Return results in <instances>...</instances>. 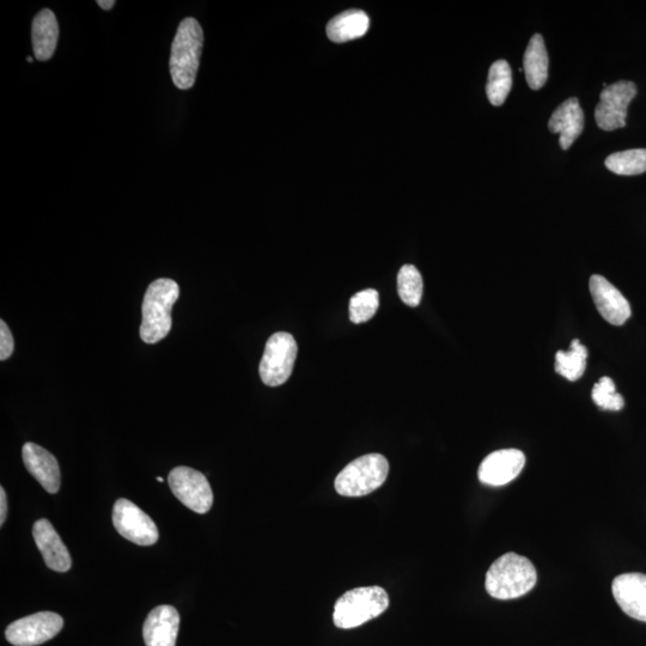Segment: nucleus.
I'll list each match as a JSON object with an SVG mask.
<instances>
[{
  "label": "nucleus",
  "instance_id": "nucleus-23",
  "mask_svg": "<svg viewBox=\"0 0 646 646\" xmlns=\"http://www.w3.org/2000/svg\"><path fill=\"white\" fill-rule=\"evenodd\" d=\"M606 167L614 174L632 176L646 172V149L615 152L606 158Z\"/></svg>",
  "mask_w": 646,
  "mask_h": 646
},
{
  "label": "nucleus",
  "instance_id": "nucleus-27",
  "mask_svg": "<svg viewBox=\"0 0 646 646\" xmlns=\"http://www.w3.org/2000/svg\"><path fill=\"white\" fill-rule=\"evenodd\" d=\"M15 341L11 331L2 320L0 321V361H6L14 352Z\"/></svg>",
  "mask_w": 646,
  "mask_h": 646
},
{
  "label": "nucleus",
  "instance_id": "nucleus-18",
  "mask_svg": "<svg viewBox=\"0 0 646 646\" xmlns=\"http://www.w3.org/2000/svg\"><path fill=\"white\" fill-rule=\"evenodd\" d=\"M59 39V26L56 15L45 9L35 16L32 27V40L35 58L47 62L56 52Z\"/></svg>",
  "mask_w": 646,
  "mask_h": 646
},
{
  "label": "nucleus",
  "instance_id": "nucleus-11",
  "mask_svg": "<svg viewBox=\"0 0 646 646\" xmlns=\"http://www.w3.org/2000/svg\"><path fill=\"white\" fill-rule=\"evenodd\" d=\"M589 288L597 310L611 325L623 326L631 318L630 303L605 277L591 276Z\"/></svg>",
  "mask_w": 646,
  "mask_h": 646
},
{
  "label": "nucleus",
  "instance_id": "nucleus-2",
  "mask_svg": "<svg viewBox=\"0 0 646 646\" xmlns=\"http://www.w3.org/2000/svg\"><path fill=\"white\" fill-rule=\"evenodd\" d=\"M538 581L535 566L516 553L503 554L486 574L487 593L498 600H513L529 593Z\"/></svg>",
  "mask_w": 646,
  "mask_h": 646
},
{
  "label": "nucleus",
  "instance_id": "nucleus-9",
  "mask_svg": "<svg viewBox=\"0 0 646 646\" xmlns=\"http://www.w3.org/2000/svg\"><path fill=\"white\" fill-rule=\"evenodd\" d=\"M637 85L619 81L601 91L600 103L595 109L597 126L603 131H614L626 126L627 107L637 95Z\"/></svg>",
  "mask_w": 646,
  "mask_h": 646
},
{
  "label": "nucleus",
  "instance_id": "nucleus-15",
  "mask_svg": "<svg viewBox=\"0 0 646 646\" xmlns=\"http://www.w3.org/2000/svg\"><path fill=\"white\" fill-rule=\"evenodd\" d=\"M180 615L172 606L152 609L143 627L146 646H176L179 635Z\"/></svg>",
  "mask_w": 646,
  "mask_h": 646
},
{
  "label": "nucleus",
  "instance_id": "nucleus-6",
  "mask_svg": "<svg viewBox=\"0 0 646 646\" xmlns=\"http://www.w3.org/2000/svg\"><path fill=\"white\" fill-rule=\"evenodd\" d=\"M297 343L294 335L278 332L268 339L262 356L259 373L261 381L268 387L284 385L290 379L297 357Z\"/></svg>",
  "mask_w": 646,
  "mask_h": 646
},
{
  "label": "nucleus",
  "instance_id": "nucleus-13",
  "mask_svg": "<svg viewBox=\"0 0 646 646\" xmlns=\"http://www.w3.org/2000/svg\"><path fill=\"white\" fill-rule=\"evenodd\" d=\"M615 601L629 617L646 623V575H620L613 581Z\"/></svg>",
  "mask_w": 646,
  "mask_h": 646
},
{
  "label": "nucleus",
  "instance_id": "nucleus-19",
  "mask_svg": "<svg viewBox=\"0 0 646 646\" xmlns=\"http://www.w3.org/2000/svg\"><path fill=\"white\" fill-rule=\"evenodd\" d=\"M370 20L361 10H349L334 17L327 26L328 39L344 44V42L362 38L368 33Z\"/></svg>",
  "mask_w": 646,
  "mask_h": 646
},
{
  "label": "nucleus",
  "instance_id": "nucleus-3",
  "mask_svg": "<svg viewBox=\"0 0 646 646\" xmlns=\"http://www.w3.org/2000/svg\"><path fill=\"white\" fill-rule=\"evenodd\" d=\"M203 45L204 32L199 22L193 17L185 18L176 32L170 56V75L176 88L188 90L197 81Z\"/></svg>",
  "mask_w": 646,
  "mask_h": 646
},
{
  "label": "nucleus",
  "instance_id": "nucleus-16",
  "mask_svg": "<svg viewBox=\"0 0 646 646\" xmlns=\"http://www.w3.org/2000/svg\"><path fill=\"white\" fill-rule=\"evenodd\" d=\"M33 535L36 546H38L48 568L57 572H67L71 569L70 552L50 521L42 518L36 522L33 527Z\"/></svg>",
  "mask_w": 646,
  "mask_h": 646
},
{
  "label": "nucleus",
  "instance_id": "nucleus-17",
  "mask_svg": "<svg viewBox=\"0 0 646 646\" xmlns=\"http://www.w3.org/2000/svg\"><path fill=\"white\" fill-rule=\"evenodd\" d=\"M584 127V114L580 101L571 97L553 112L548 129L552 133H559V144L563 150L570 149L575 140L581 136Z\"/></svg>",
  "mask_w": 646,
  "mask_h": 646
},
{
  "label": "nucleus",
  "instance_id": "nucleus-14",
  "mask_svg": "<svg viewBox=\"0 0 646 646\" xmlns=\"http://www.w3.org/2000/svg\"><path fill=\"white\" fill-rule=\"evenodd\" d=\"M22 457L28 472L39 481L40 485L48 493L54 495L59 491L62 475H60L59 463L56 457L32 442L24 444Z\"/></svg>",
  "mask_w": 646,
  "mask_h": 646
},
{
  "label": "nucleus",
  "instance_id": "nucleus-22",
  "mask_svg": "<svg viewBox=\"0 0 646 646\" xmlns=\"http://www.w3.org/2000/svg\"><path fill=\"white\" fill-rule=\"evenodd\" d=\"M588 350L580 340L572 341L569 351H559L556 356V371L569 381L580 380L587 367Z\"/></svg>",
  "mask_w": 646,
  "mask_h": 646
},
{
  "label": "nucleus",
  "instance_id": "nucleus-4",
  "mask_svg": "<svg viewBox=\"0 0 646 646\" xmlns=\"http://www.w3.org/2000/svg\"><path fill=\"white\" fill-rule=\"evenodd\" d=\"M389 607L387 591L381 587H363L347 591L335 603L333 621L339 629L350 630L380 617Z\"/></svg>",
  "mask_w": 646,
  "mask_h": 646
},
{
  "label": "nucleus",
  "instance_id": "nucleus-1",
  "mask_svg": "<svg viewBox=\"0 0 646 646\" xmlns=\"http://www.w3.org/2000/svg\"><path fill=\"white\" fill-rule=\"evenodd\" d=\"M180 288L172 279L162 278L149 285L144 296L140 338L146 344H157L172 329V309L179 300Z\"/></svg>",
  "mask_w": 646,
  "mask_h": 646
},
{
  "label": "nucleus",
  "instance_id": "nucleus-24",
  "mask_svg": "<svg viewBox=\"0 0 646 646\" xmlns=\"http://www.w3.org/2000/svg\"><path fill=\"white\" fill-rule=\"evenodd\" d=\"M422 274L413 265L401 267L398 274L399 296L408 307H418L423 297Z\"/></svg>",
  "mask_w": 646,
  "mask_h": 646
},
{
  "label": "nucleus",
  "instance_id": "nucleus-26",
  "mask_svg": "<svg viewBox=\"0 0 646 646\" xmlns=\"http://www.w3.org/2000/svg\"><path fill=\"white\" fill-rule=\"evenodd\" d=\"M591 398L601 410L620 411L625 405L623 395L617 393L612 379L602 377L593 388Z\"/></svg>",
  "mask_w": 646,
  "mask_h": 646
},
{
  "label": "nucleus",
  "instance_id": "nucleus-29",
  "mask_svg": "<svg viewBox=\"0 0 646 646\" xmlns=\"http://www.w3.org/2000/svg\"><path fill=\"white\" fill-rule=\"evenodd\" d=\"M97 5H99L103 10H111L113 9L115 2L114 0H99V2H97Z\"/></svg>",
  "mask_w": 646,
  "mask_h": 646
},
{
  "label": "nucleus",
  "instance_id": "nucleus-8",
  "mask_svg": "<svg viewBox=\"0 0 646 646\" xmlns=\"http://www.w3.org/2000/svg\"><path fill=\"white\" fill-rule=\"evenodd\" d=\"M113 524L121 536L139 546H152L160 539L152 518L129 499L121 498L115 503Z\"/></svg>",
  "mask_w": 646,
  "mask_h": 646
},
{
  "label": "nucleus",
  "instance_id": "nucleus-10",
  "mask_svg": "<svg viewBox=\"0 0 646 646\" xmlns=\"http://www.w3.org/2000/svg\"><path fill=\"white\" fill-rule=\"evenodd\" d=\"M64 620L53 612H40L14 621L5 631L8 642L15 646H36L51 641L63 630Z\"/></svg>",
  "mask_w": 646,
  "mask_h": 646
},
{
  "label": "nucleus",
  "instance_id": "nucleus-21",
  "mask_svg": "<svg viewBox=\"0 0 646 646\" xmlns=\"http://www.w3.org/2000/svg\"><path fill=\"white\" fill-rule=\"evenodd\" d=\"M513 88V72L507 60H497L490 67L486 94L493 106H502Z\"/></svg>",
  "mask_w": 646,
  "mask_h": 646
},
{
  "label": "nucleus",
  "instance_id": "nucleus-20",
  "mask_svg": "<svg viewBox=\"0 0 646 646\" xmlns=\"http://www.w3.org/2000/svg\"><path fill=\"white\" fill-rule=\"evenodd\" d=\"M523 69L530 89L539 90L547 82L548 54L544 38L540 34L530 39L523 58Z\"/></svg>",
  "mask_w": 646,
  "mask_h": 646
},
{
  "label": "nucleus",
  "instance_id": "nucleus-25",
  "mask_svg": "<svg viewBox=\"0 0 646 646\" xmlns=\"http://www.w3.org/2000/svg\"><path fill=\"white\" fill-rule=\"evenodd\" d=\"M380 307V295L375 289L357 292L350 300V319L353 323H364L374 318Z\"/></svg>",
  "mask_w": 646,
  "mask_h": 646
},
{
  "label": "nucleus",
  "instance_id": "nucleus-12",
  "mask_svg": "<svg viewBox=\"0 0 646 646\" xmlns=\"http://www.w3.org/2000/svg\"><path fill=\"white\" fill-rule=\"evenodd\" d=\"M526 465V456L517 449H503L485 457L479 467L481 483L490 486H503L520 475Z\"/></svg>",
  "mask_w": 646,
  "mask_h": 646
},
{
  "label": "nucleus",
  "instance_id": "nucleus-30",
  "mask_svg": "<svg viewBox=\"0 0 646 646\" xmlns=\"http://www.w3.org/2000/svg\"><path fill=\"white\" fill-rule=\"evenodd\" d=\"M27 60H28V63H33V58L32 57H28Z\"/></svg>",
  "mask_w": 646,
  "mask_h": 646
},
{
  "label": "nucleus",
  "instance_id": "nucleus-31",
  "mask_svg": "<svg viewBox=\"0 0 646 646\" xmlns=\"http://www.w3.org/2000/svg\"><path fill=\"white\" fill-rule=\"evenodd\" d=\"M156 479H157V481H160V483H163V481H164V479L161 478V477H157Z\"/></svg>",
  "mask_w": 646,
  "mask_h": 646
},
{
  "label": "nucleus",
  "instance_id": "nucleus-7",
  "mask_svg": "<svg viewBox=\"0 0 646 646\" xmlns=\"http://www.w3.org/2000/svg\"><path fill=\"white\" fill-rule=\"evenodd\" d=\"M169 486L174 496L197 514L209 513L213 493L209 480L203 473L190 467H176L169 474Z\"/></svg>",
  "mask_w": 646,
  "mask_h": 646
},
{
  "label": "nucleus",
  "instance_id": "nucleus-5",
  "mask_svg": "<svg viewBox=\"0 0 646 646\" xmlns=\"http://www.w3.org/2000/svg\"><path fill=\"white\" fill-rule=\"evenodd\" d=\"M389 463L381 454L358 457L347 465L335 479V490L344 497H364L385 484Z\"/></svg>",
  "mask_w": 646,
  "mask_h": 646
},
{
  "label": "nucleus",
  "instance_id": "nucleus-28",
  "mask_svg": "<svg viewBox=\"0 0 646 646\" xmlns=\"http://www.w3.org/2000/svg\"><path fill=\"white\" fill-rule=\"evenodd\" d=\"M8 515V502H6V493L4 487L0 489V524H4Z\"/></svg>",
  "mask_w": 646,
  "mask_h": 646
}]
</instances>
